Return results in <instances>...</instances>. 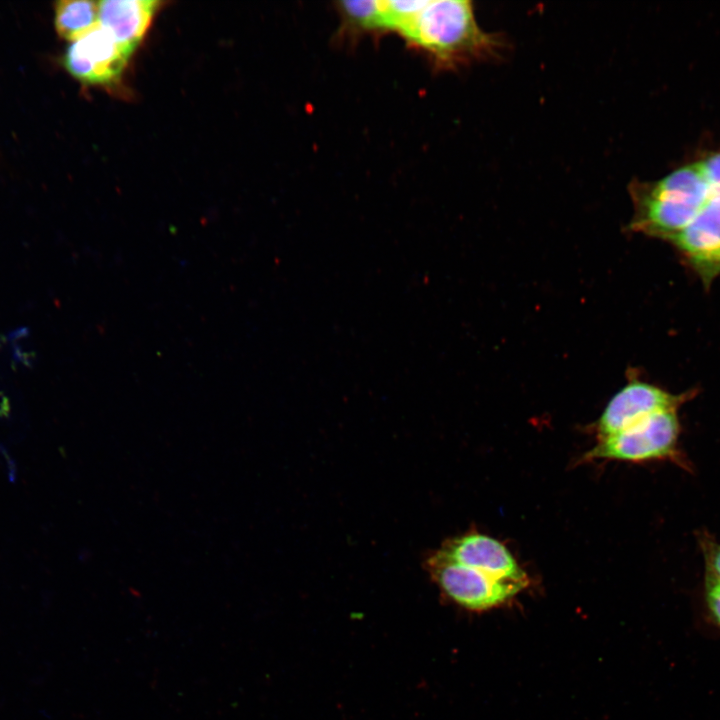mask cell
I'll list each match as a JSON object with an SVG mask.
<instances>
[{
  "instance_id": "5bb4252c",
  "label": "cell",
  "mask_w": 720,
  "mask_h": 720,
  "mask_svg": "<svg viewBox=\"0 0 720 720\" xmlns=\"http://www.w3.org/2000/svg\"><path fill=\"white\" fill-rule=\"evenodd\" d=\"M706 559L709 573L720 579V545H711Z\"/></svg>"
},
{
  "instance_id": "52a82bcc",
  "label": "cell",
  "mask_w": 720,
  "mask_h": 720,
  "mask_svg": "<svg viewBox=\"0 0 720 720\" xmlns=\"http://www.w3.org/2000/svg\"><path fill=\"white\" fill-rule=\"evenodd\" d=\"M444 557L493 577L527 586L528 576L500 541L477 532L448 539L437 550Z\"/></svg>"
},
{
  "instance_id": "7c38bea8",
  "label": "cell",
  "mask_w": 720,
  "mask_h": 720,
  "mask_svg": "<svg viewBox=\"0 0 720 720\" xmlns=\"http://www.w3.org/2000/svg\"><path fill=\"white\" fill-rule=\"evenodd\" d=\"M698 162L707 180L711 199L720 198V152Z\"/></svg>"
},
{
  "instance_id": "8992f818",
  "label": "cell",
  "mask_w": 720,
  "mask_h": 720,
  "mask_svg": "<svg viewBox=\"0 0 720 720\" xmlns=\"http://www.w3.org/2000/svg\"><path fill=\"white\" fill-rule=\"evenodd\" d=\"M684 395H674L654 385L632 380L608 402L596 422L598 437L619 432L662 410H676Z\"/></svg>"
},
{
  "instance_id": "9c48e42d",
  "label": "cell",
  "mask_w": 720,
  "mask_h": 720,
  "mask_svg": "<svg viewBox=\"0 0 720 720\" xmlns=\"http://www.w3.org/2000/svg\"><path fill=\"white\" fill-rule=\"evenodd\" d=\"M99 24L130 53H134L162 5L157 0H103Z\"/></svg>"
},
{
  "instance_id": "277c9868",
  "label": "cell",
  "mask_w": 720,
  "mask_h": 720,
  "mask_svg": "<svg viewBox=\"0 0 720 720\" xmlns=\"http://www.w3.org/2000/svg\"><path fill=\"white\" fill-rule=\"evenodd\" d=\"M424 566L449 600L471 611L501 606L526 587L452 561L437 550L425 559Z\"/></svg>"
},
{
  "instance_id": "30bf717a",
  "label": "cell",
  "mask_w": 720,
  "mask_h": 720,
  "mask_svg": "<svg viewBox=\"0 0 720 720\" xmlns=\"http://www.w3.org/2000/svg\"><path fill=\"white\" fill-rule=\"evenodd\" d=\"M335 9L340 17L338 35L349 39L396 32L400 21L396 0L339 1Z\"/></svg>"
},
{
  "instance_id": "ba28073f",
  "label": "cell",
  "mask_w": 720,
  "mask_h": 720,
  "mask_svg": "<svg viewBox=\"0 0 720 720\" xmlns=\"http://www.w3.org/2000/svg\"><path fill=\"white\" fill-rule=\"evenodd\" d=\"M670 241L710 282L720 272V198H712L697 217Z\"/></svg>"
},
{
  "instance_id": "3957f363",
  "label": "cell",
  "mask_w": 720,
  "mask_h": 720,
  "mask_svg": "<svg viewBox=\"0 0 720 720\" xmlns=\"http://www.w3.org/2000/svg\"><path fill=\"white\" fill-rule=\"evenodd\" d=\"M679 431L676 410L655 412L619 432L600 437L582 459L639 462L670 457Z\"/></svg>"
},
{
  "instance_id": "6da1fadb",
  "label": "cell",
  "mask_w": 720,
  "mask_h": 720,
  "mask_svg": "<svg viewBox=\"0 0 720 720\" xmlns=\"http://www.w3.org/2000/svg\"><path fill=\"white\" fill-rule=\"evenodd\" d=\"M398 34L438 69L495 57L503 47L497 34L479 26L468 0H425Z\"/></svg>"
},
{
  "instance_id": "8fae6325",
  "label": "cell",
  "mask_w": 720,
  "mask_h": 720,
  "mask_svg": "<svg viewBox=\"0 0 720 720\" xmlns=\"http://www.w3.org/2000/svg\"><path fill=\"white\" fill-rule=\"evenodd\" d=\"M55 11L56 30L67 40L78 39L99 23V5L95 1L62 0Z\"/></svg>"
},
{
  "instance_id": "7a4b0ae2",
  "label": "cell",
  "mask_w": 720,
  "mask_h": 720,
  "mask_svg": "<svg viewBox=\"0 0 720 720\" xmlns=\"http://www.w3.org/2000/svg\"><path fill=\"white\" fill-rule=\"evenodd\" d=\"M629 193L634 206L630 228L666 240L686 228L710 200L699 162L653 182L633 181Z\"/></svg>"
},
{
  "instance_id": "4fadbf2b",
  "label": "cell",
  "mask_w": 720,
  "mask_h": 720,
  "mask_svg": "<svg viewBox=\"0 0 720 720\" xmlns=\"http://www.w3.org/2000/svg\"><path fill=\"white\" fill-rule=\"evenodd\" d=\"M706 596L712 616L720 625V579L710 573L706 579Z\"/></svg>"
},
{
  "instance_id": "5b68a950",
  "label": "cell",
  "mask_w": 720,
  "mask_h": 720,
  "mask_svg": "<svg viewBox=\"0 0 720 720\" xmlns=\"http://www.w3.org/2000/svg\"><path fill=\"white\" fill-rule=\"evenodd\" d=\"M133 54L99 23L72 41L64 65L76 79L94 85H110L120 79Z\"/></svg>"
}]
</instances>
